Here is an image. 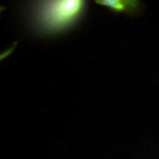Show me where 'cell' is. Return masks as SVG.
I'll return each mask as SVG.
<instances>
[{"instance_id":"6da1fadb","label":"cell","mask_w":159,"mask_h":159,"mask_svg":"<svg viewBox=\"0 0 159 159\" xmlns=\"http://www.w3.org/2000/svg\"><path fill=\"white\" fill-rule=\"evenodd\" d=\"M88 6L84 0L30 1L23 7V15L30 31L47 39L74 30L84 19Z\"/></svg>"},{"instance_id":"7a4b0ae2","label":"cell","mask_w":159,"mask_h":159,"mask_svg":"<svg viewBox=\"0 0 159 159\" xmlns=\"http://www.w3.org/2000/svg\"><path fill=\"white\" fill-rule=\"evenodd\" d=\"M95 3L105 7L113 13L134 16L141 9V3L135 0H96Z\"/></svg>"}]
</instances>
